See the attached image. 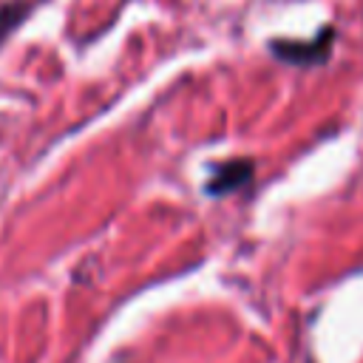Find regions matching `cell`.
<instances>
[{
	"label": "cell",
	"mask_w": 363,
	"mask_h": 363,
	"mask_svg": "<svg viewBox=\"0 0 363 363\" xmlns=\"http://www.w3.org/2000/svg\"><path fill=\"white\" fill-rule=\"evenodd\" d=\"M252 182H255V159H250V156L216 159L207 164L201 193L207 199H227V196L247 190Z\"/></svg>",
	"instance_id": "7a4b0ae2"
},
{
	"label": "cell",
	"mask_w": 363,
	"mask_h": 363,
	"mask_svg": "<svg viewBox=\"0 0 363 363\" xmlns=\"http://www.w3.org/2000/svg\"><path fill=\"white\" fill-rule=\"evenodd\" d=\"M309 363H315V360H309Z\"/></svg>",
	"instance_id": "277c9868"
},
{
	"label": "cell",
	"mask_w": 363,
	"mask_h": 363,
	"mask_svg": "<svg viewBox=\"0 0 363 363\" xmlns=\"http://www.w3.org/2000/svg\"><path fill=\"white\" fill-rule=\"evenodd\" d=\"M26 17V3H6L0 6V43L17 28V23Z\"/></svg>",
	"instance_id": "3957f363"
},
{
	"label": "cell",
	"mask_w": 363,
	"mask_h": 363,
	"mask_svg": "<svg viewBox=\"0 0 363 363\" xmlns=\"http://www.w3.org/2000/svg\"><path fill=\"white\" fill-rule=\"evenodd\" d=\"M335 48V28L323 26L315 37L309 40H292V37H278L267 43V51L284 62V65H295V68H315L323 65L332 57Z\"/></svg>",
	"instance_id": "6da1fadb"
}]
</instances>
